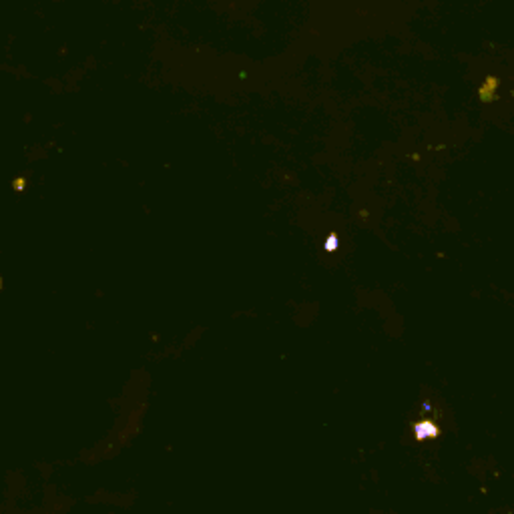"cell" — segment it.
Listing matches in <instances>:
<instances>
[{
  "mask_svg": "<svg viewBox=\"0 0 514 514\" xmlns=\"http://www.w3.org/2000/svg\"><path fill=\"white\" fill-rule=\"evenodd\" d=\"M0 285H2V281H0Z\"/></svg>",
  "mask_w": 514,
  "mask_h": 514,
  "instance_id": "6da1fadb",
  "label": "cell"
}]
</instances>
